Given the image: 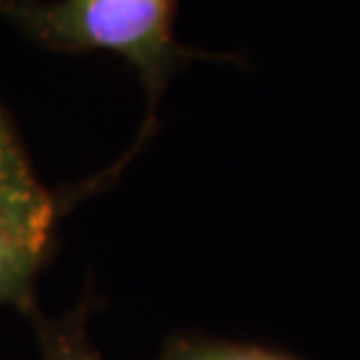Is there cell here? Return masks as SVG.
Here are the masks:
<instances>
[{"label":"cell","instance_id":"6da1fadb","mask_svg":"<svg viewBox=\"0 0 360 360\" xmlns=\"http://www.w3.org/2000/svg\"><path fill=\"white\" fill-rule=\"evenodd\" d=\"M0 14L30 40L53 51H112L130 63L147 91L149 112L135 154L156 124L170 77L191 58L207 56L174 37L177 0H0Z\"/></svg>","mask_w":360,"mask_h":360},{"label":"cell","instance_id":"3957f363","mask_svg":"<svg viewBox=\"0 0 360 360\" xmlns=\"http://www.w3.org/2000/svg\"><path fill=\"white\" fill-rule=\"evenodd\" d=\"M47 251L49 247L0 224V307L10 304L24 314L35 309L33 286Z\"/></svg>","mask_w":360,"mask_h":360},{"label":"cell","instance_id":"5b68a950","mask_svg":"<svg viewBox=\"0 0 360 360\" xmlns=\"http://www.w3.org/2000/svg\"><path fill=\"white\" fill-rule=\"evenodd\" d=\"M156 360H300L260 344L217 340L207 335H177L163 344Z\"/></svg>","mask_w":360,"mask_h":360},{"label":"cell","instance_id":"7a4b0ae2","mask_svg":"<svg viewBox=\"0 0 360 360\" xmlns=\"http://www.w3.org/2000/svg\"><path fill=\"white\" fill-rule=\"evenodd\" d=\"M56 198L37 179L10 117L0 107V224L49 247Z\"/></svg>","mask_w":360,"mask_h":360},{"label":"cell","instance_id":"277c9868","mask_svg":"<svg viewBox=\"0 0 360 360\" xmlns=\"http://www.w3.org/2000/svg\"><path fill=\"white\" fill-rule=\"evenodd\" d=\"M89 311L91 302L84 300L60 319H47L37 307L26 314L40 340L42 360H105L89 337Z\"/></svg>","mask_w":360,"mask_h":360}]
</instances>
